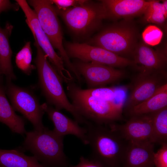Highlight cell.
I'll use <instances>...</instances> for the list:
<instances>
[{"label": "cell", "instance_id": "1", "mask_svg": "<svg viewBox=\"0 0 167 167\" xmlns=\"http://www.w3.org/2000/svg\"><path fill=\"white\" fill-rule=\"evenodd\" d=\"M34 45L36 48L34 62L37 69L38 85L47 103L58 110H66L79 124H84L86 120L76 111L68 99L62 78L38 43L35 41Z\"/></svg>", "mask_w": 167, "mask_h": 167}, {"label": "cell", "instance_id": "2", "mask_svg": "<svg viewBox=\"0 0 167 167\" xmlns=\"http://www.w3.org/2000/svg\"><path fill=\"white\" fill-rule=\"evenodd\" d=\"M91 148V159L103 167H120L126 144L109 126L88 121L85 124Z\"/></svg>", "mask_w": 167, "mask_h": 167}, {"label": "cell", "instance_id": "3", "mask_svg": "<svg viewBox=\"0 0 167 167\" xmlns=\"http://www.w3.org/2000/svg\"><path fill=\"white\" fill-rule=\"evenodd\" d=\"M67 84V94L71 103L86 120L103 125L113 123L122 118L124 105L92 97L74 82Z\"/></svg>", "mask_w": 167, "mask_h": 167}, {"label": "cell", "instance_id": "4", "mask_svg": "<svg viewBox=\"0 0 167 167\" xmlns=\"http://www.w3.org/2000/svg\"><path fill=\"white\" fill-rule=\"evenodd\" d=\"M21 149L31 152L45 167H68V158L63 150L64 137L47 127L27 132Z\"/></svg>", "mask_w": 167, "mask_h": 167}, {"label": "cell", "instance_id": "5", "mask_svg": "<svg viewBox=\"0 0 167 167\" xmlns=\"http://www.w3.org/2000/svg\"><path fill=\"white\" fill-rule=\"evenodd\" d=\"M131 21L123 20L108 26L87 43L124 58L132 57L138 44L139 34Z\"/></svg>", "mask_w": 167, "mask_h": 167}, {"label": "cell", "instance_id": "6", "mask_svg": "<svg viewBox=\"0 0 167 167\" xmlns=\"http://www.w3.org/2000/svg\"><path fill=\"white\" fill-rule=\"evenodd\" d=\"M54 7L58 15L78 36H88L99 28L102 20L107 19L105 10L100 2L97 3L88 0L82 5L65 10Z\"/></svg>", "mask_w": 167, "mask_h": 167}, {"label": "cell", "instance_id": "7", "mask_svg": "<svg viewBox=\"0 0 167 167\" xmlns=\"http://www.w3.org/2000/svg\"><path fill=\"white\" fill-rule=\"evenodd\" d=\"M27 2L34 9L41 27L54 49L58 51L68 70L78 78L80 75L68 56L63 42V35L54 6L50 0H29Z\"/></svg>", "mask_w": 167, "mask_h": 167}, {"label": "cell", "instance_id": "8", "mask_svg": "<svg viewBox=\"0 0 167 167\" xmlns=\"http://www.w3.org/2000/svg\"><path fill=\"white\" fill-rule=\"evenodd\" d=\"M12 80L5 77L4 86L6 94L14 109L30 122L34 130L42 129L44 127L42 119L45 112L38 98L31 90L16 85Z\"/></svg>", "mask_w": 167, "mask_h": 167}, {"label": "cell", "instance_id": "9", "mask_svg": "<svg viewBox=\"0 0 167 167\" xmlns=\"http://www.w3.org/2000/svg\"><path fill=\"white\" fill-rule=\"evenodd\" d=\"M26 17V22L31 30L36 42L55 68L63 82L68 84L73 81L74 78L65 67L63 61L55 51L48 37L42 30L36 15L25 0H16Z\"/></svg>", "mask_w": 167, "mask_h": 167}, {"label": "cell", "instance_id": "10", "mask_svg": "<svg viewBox=\"0 0 167 167\" xmlns=\"http://www.w3.org/2000/svg\"><path fill=\"white\" fill-rule=\"evenodd\" d=\"M64 47L70 58L82 61L92 62L114 68L134 67L132 60L119 56L102 48L87 43L66 42Z\"/></svg>", "mask_w": 167, "mask_h": 167}, {"label": "cell", "instance_id": "11", "mask_svg": "<svg viewBox=\"0 0 167 167\" xmlns=\"http://www.w3.org/2000/svg\"><path fill=\"white\" fill-rule=\"evenodd\" d=\"M133 81L124 106L126 111L147 100L167 83L166 71L142 70Z\"/></svg>", "mask_w": 167, "mask_h": 167}, {"label": "cell", "instance_id": "12", "mask_svg": "<svg viewBox=\"0 0 167 167\" xmlns=\"http://www.w3.org/2000/svg\"><path fill=\"white\" fill-rule=\"evenodd\" d=\"M73 64L89 89L117 83L127 76L124 71L105 65L78 60Z\"/></svg>", "mask_w": 167, "mask_h": 167}, {"label": "cell", "instance_id": "13", "mask_svg": "<svg viewBox=\"0 0 167 167\" xmlns=\"http://www.w3.org/2000/svg\"><path fill=\"white\" fill-rule=\"evenodd\" d=\"M108 125L110 128L128 142L153 143L152 120L150 113L130 117L123 124L113 123Z\"/></svg>", "mask_w": 167, "mask_h": 167}, {"label": "cell", "instance_id": "14", "mask_svg": "<svg viewBox=\"0 0 167 167\" xmlns=\"http://www.w3.org/2000/svg\"><path fill=\"white\" fill-rule=\"evenodd\" d=\"M105 10L107 19L131 20L143 15L150 1L144 0H102L100 1Z\"/></svg>", "mask_w": 167, "mask_h": 167}, {"label": "cell", "instance_id": "15", "mask_svg": "<svg viewBox=\"0 0 167 167\" xmlns=\"http://www.w3.org/2000/svg\"><path fill=\"white\" fill-rule=\"evenodd\" d=\"M41 107L54 125L53 131L58 135L63 137L67 135H74L84 144H88L85 128L80 126L79 123L66 116L47 103L41 105Z\"/></svg>", "mask_w": 167, "mask_h": 167}, {"label": "cell", "instance_id": "16", "mask_svg": "<svg viewBox=\"0 0 167 167\" xmlns=\"http://www.w3.org/2000/svg\"><path fill=\"white\" fill-rule=\"evenodd\" d=\"M132 57L135 67L138 71H166L167 58L165 50H155L141 42L137 44Z\"/></svg>", "mask_w": 167, "mask_h": 167}, {"label": "cell", "instance_id": "17", "mask_svg": "<svg viewBox=\"0 0 167 167\" xmlns=\"http://www.w3.org/2000/svg\"><path fill=\"white\" fill-rule=\"evenodd\" d=\"M128 142L123 160L124 167H154V143Z\"/></svg>", "mask_w": 167, "mask_h": 167}, {"label": "cell", "instance_id": "18", "mask_svg": "<svg viewBox=\"0 0 167 167\" xmlns=\"http://www.w3.org/2000/svg\"><path fill=\"white\" fill-rule=\"evenodd\" d=\"M3 76L0 75V122L6 125L13 133L25 134L24 119L15 113L7 98Z\"/></svg>", "mask_w": 167, "mask_h": 167}, {"label": "cell", "instance_id": "19", "mask_svg": "<svg viewBox=\"0 0 167 167\" xmlns=\"http://www.w3.org/2000/svg\"><path fill=\"white\" fill-rule=\"evenodd\" d=\"M13 28L8 21L6 22L4 28L0 25V70L6 77L15 80L16 77L11 62L12 52L9 42Z\"/></svg>", "mask_w": 167, "mask_h": 167}, {"label": "cell", "instance_id": "20", "mask_svg": "<svg viewBox=\"0 0 167 167\" xmlns=\"http://www.w3.org/2000/svg\"><path fill=\"white\" fill-rule=\"evenodd\" d=\"M167 107V83L161 87L150 97L126 111L130 117L148 114Z\"/></svg>", "mask_w": 167, "mask_h": 167}, {"label": "cell", "instance_id": "21", "mask_svg": "<svg viewBox=\"0 0 167 167\" xmlns=\"http://www.w3.org/2000/svg\"><path fill=\"white\" fill-rule=\"evenodd\" d=\"M21 148L0 149V164L3 167H45L34 156L25 155Z\"/></svg>", "mask_w": 167, "mask_h": 167}, {"label": "cell", "instance_id": "22", "mask_svg": "<svg viewBox=\"0 0 167 167\" xmlns=\"http://www.w3.org/2000/svg\"><path fill=\"white\" fill-rule=\"evenodd\" d=\"M143 21L152 23L158 26L165 27L167 17V1L150 0L143 14Z\"/></svg>", "mask_w": 167, "mask_h": 167}, {"label": "cell", "instance_id": "23", "mask_svg": "<svg viewBox=\"0 0 167 167\" xmlns=\"http://www.w3.org/2000/svg\"><path fill=\"white\" fill-rule=\"evenodd\" d=\"M152 129V142L161 145L167 143V107L150 113Z\"/></svg>", "mask_w": 167, "mask_h": 167}, {"label": "cell", "instance_id": "24", "mask_svg": "<svg viewBox=\"0 0 167 167\" xmlns=\"http://www.w3.org/2000/svg\"><path fill=\"white\" fill-rule=\"evenodd\" d=\"M32 50L30 41L27 42L21 49L17 54L15 63L22 71L27 75H30L36 67L31 64Z\"/></svg>", "mask_w": 167, "mask_h": 167}, {"label": "cell", "instance_id": "25", "mask_svg": "<svg viewBox=\"0 0 167 167\" xmlns=\"http://www.w3.org/2000/svg\"><path fill=\"white\" fill-rule=\"evenodd\" d=\"M163 32L158 26L150 25L144 29L142 34L143 42L149 46H155L161 42Z\"/></svg>", "mask_w": 167, "mask_h": 167}, {"label": "cell", "instance_id": "26", "mask_svg": "<svg viewBox=\"0 0 167 167\" xmlns=\"http://www.w3.org/2000/svg\"><path fill=\"white\" fill-rule=\"evenodd\" d=\"M117 87H101L84 89L86 92L96 98L108 101L114 102Z\"/></svg>", "mask_w": 167, "mask_h": 167}, {"label": "cell", "instance_id": "27", "mask_svg": "<svg viewBox=\"0 0 167 167\" xmlns=\"http://www.w3.org/2000/svg\"><path fill=\"white\" fill-rule=\"evenodd\" d=\"M161 148L155 152L153 162L156 167H167V143L161 145Z\"/></svg>", "mask_w": 167, "mask_h": 167}, {"label": "cell", "instance_id": "28", "mask_svg": "<svg viewBox=\"0 0 167 167\" xmlns=\"http://www.w3.org/2000/svg\"><path fill=\"white\" fill-rule=\"evenodd\" d=\"M87 0H50L58 9L65 10L68 8L82 5L88 1Z\"/></svg>", "mask_w": 167, "mask_h": 167}, {"label": "cell", "instance_id": "29", "mask_svg": "<svg viewBox=\"0 0 167 167\" xmlns=\"http://www.w3.org/2000/svg\"><path fill=\"white\" fill-rule=\"evenodd\" d=\"M19 6L17 3H11L10 0H0V15L2 12H6L10 10L18 11Z\"/></svg>", "mask_w": 167, "mask_h": 167}, {"label": "cell", "instance_id": "30", "mask_svg": "<svg viewBox=\"0 0 167 167\" xmlns=\"http://www.w3.org/2000/svg\"><path fill=\"white\" fill-rule=\"evenodd\" d=\"M70 167H103L99 163L91 160L87 159L83 156L79 158V163Z\"/></svg>", "mask_w": 167, "mask_h": 167}, {"label": "cell", "instance_id": "31", "mask_svg": "<svg viewBox=\"0 0 167 167\" xmlns=\"http://www.w3.org/2000/svg\"><path fill=\"white\" fill-rule=\"evenodd\" d=\"M2 75V73L1 71L0 70V75Z\"/></svg>", "mask_w": 167, "mask_h": 167}, {"label": "cell", "instance_id": "32", "mask_svg": "<svg viewBox=\"0 0 167 167\" xmlns=\"http://www.w3.org/2000/svg\"><path fill=\"white\" fill-rule=\"evenodd\" d=\"M0 167H3L0 164Z\"/></svg>", "mask_w": 167, "mask_h": 167}]
</instances>
